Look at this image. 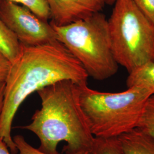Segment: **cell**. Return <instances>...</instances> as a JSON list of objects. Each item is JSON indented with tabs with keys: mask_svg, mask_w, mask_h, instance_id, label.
Masks as SVG:
<instances>
[{
	"mask_svg": "<svg viewBox=\"0 0 154 154\" xmlns=\"http://www.w3.org/2000/svg\"><path fill=\"white\" fill-rule=\"evenodd\" d=\"M88 75L79 62L60 41L34 46L23 45L22 53L5 82L0 118V139L11 154L17 152L11 136L12 124L20 106L29 95L62 80L87 84Z\"/></svg>",
	"mask_w": 154,
	"mask_h": 154,
	"instance_id": "cell-1",
	"label": "cell"
},
{
	"mask_svg": "<svg viewBox=\"0 0 154 154\" xmlns=\"http://www.w3.org/2000/svg\"><path fill=\"white\" fill-rule=\"evenodd\" d=\"M79 85L71 80H62L37 91L41 107L34 113L30 123L19 128L38 137L41 151L60 154L58 146L64 142L66 154L90 152L94 137L79 104Z\"/></svg>",
	"mask_w": 154,
	"mask_h": 154,
	"instance_id": "cell-2",
	"label": "cell"
},
{
	"mask_svg": "<svg viewBox=\"0 0 154 154\" xmlns=\"http://www.w3.org/2000/svg\"><path fill=\"white\" fill-rule=\"evenodd\" d=\"M79 101L91 133L96 138L118 137L138 125L144 106L153 94L133 86L119 93H106L79 85Z\"/></svg>",
	"mask_w": 154,
	"mask_h": 154,
	"instance_id": "cell-3",
	"label": "cell"
},
{
	"mask_svg": "<svg viewBox=\"0 0 154 154\" xmlns=\"http://www.w3.org/2000/svg\"><path fill=\"white\" fill-rule=\"evenodd\" d=\"M50 23L57 40L79 62L88 77L104 81L117 72L119 65L113 54L105 14L98 12L65 26Z\"/></svg>",
	"mask_w": 154,
	"mask_h": 154,
	"instance_id": "cell-4",
	"label": "cell"
},
{
	"mask_svg": "<svg viewBox=\"0 0 154 154\" xmlns=\"http://www.w3.org/2000/svg\"><path fill=\"white\" fill-rule=\"evenodd\" d=\"M108 24L113 54L128 73L154 62V25L133 0H116Z\"/></svg>",
	"mask_w": 154,
	"mask_h": 154,
	"instance_id": "cell-5",
	"label": "cell"
},
{
	"mask_svg": "<svg viewBox=\"0 0 154 154\" xmlns=\"http://www.w3.org/2000/svg\"><path fill=\"white\" fill-rule=\"evenodd\" d=\"M0 17L23 46H38L57 41L51 24L25 6L0 0Z\"/></svg>",
	"mask_w": 154,
	"mask_h": 154,
	"instance_id": "cell-6",
	"label": "cell"
},
{
	"mask_svg": "<svg viewBox=\"0 0 154 154\" xmlns=\"http://www.w3.org/2000/svg\"><path fill=\"white\" fill-rule=\"evenodd\" d=\"M49 8L50 23L65 26L85 20L100 12L106 0H46Z\"/></svg>",
	"mask_w": 154,
	"mask_h": 154,
	"instance_id": "cell-7",
	"label": "cell"
},
{
	"mask_svg": "<svg viewBox=\"0 0 154 154\" xmlns=\"http://www.w3.org/2000/svg\"><path fill=\"white\" fill-rule=\"evenodd\" d=\"M118 138L126 154H154V138L137 128Z\"/></svg>",
	"mask_w": 154,
	"mask_h": 154,
	"instance_id": "cell-8",
	"label": "cell"
},
{
	"mask_svg": "<svg viewBox=\"0 0 154 154\" xmlns=\"http://www.w3.org/2000/svg\"><path fill=\"white\" fill-rule=\"evenodd\" d=\"M22 49L16 35L0 17V53L12 64L20 57Z\"/></svg>",
	"mask_w": 154,
	"mask_h": 154,
	"instance_id": "cell-9",
	"label": "cell"
},
{
	"mask_svg": "<svg viewBox=\"0 0 154 154\" xmlns=\"http://www.w3.org/2000/svg\"><path fill=\"white\" fill-rule=\"evenodd\" d=\"M127 88L138 86L146 88L154 94V62L149 63L128 73Z\"/></svg>",
	"mask_w": 154,
	"mask_h": 154,
	"instance_id": "cell-10",
	"label": "cell"
},
{
	"mask_svg": "<svg viewBox=\"0 0 154 154\" xmlns=\"http://www.w3.org/2000/svg\"><path fill=\"white\" fill-rule=\"evenodd\" d=\"M90 154H126L118 137H94Z\"/></svg>",
	"mask_w": 154,
	"mask_h": 154,
	"instance_id": "cell-11",
	"label": "cell"
},
{
	"mask_svg": "<svg viewBox=\"0 0 154 154\" xmlns=\"http://www.w3.org/2000/svg\"><path fill=\"white\" fill-rule=\"evenodd\" d=\"M136 128L154 138V94L147 100Z\"/></svg>",
	"mask_w": 154,
	"mask_h": 154,
	"instance_id": "cell-12",
	"label": "cell"
},
{
	"mask_svg": "<svg viewBox=\"0 0 154 154\" xmlns=\"http://www.w3.org/2000/svg\"><path fill=\"white\" fill-rule=\"evenodd\" d=\"M27 7L41 19L48 22L50 18L49 8L46 0H9Z\"/></svg>",
	"mask_w": 154,
	"mask_h": 154,
	"instance_id": "cell-13",
	"label": "cell"
},
{
	"mask_svg": "<svg viewBox=\"0 0 154 154\" xmlns=\"http://www.w3.org/2000/svg\"><path fill=\"white\" fill-rule=\"evenodd\" d=\"M13 139L17 149V154H47L41 151L38 149L33 147L21 135H17L13 138ZM74 154H90V152H83Z\"/></svg>",
	"mask_w": 154,
	"mask_h": 154,
	"instance_id": "cell-14",
	"label": "cell"
},
{
	"mask_svg": "<svg viewBox=\"0 0 154 154\" xmlns=\"http://www.w3.org/2000/svg\"><path fill=\"white\" fill-rule=\"evenodd\" d=\"M140 11L154 25V0H133Z\"/></svg>",
	"mask_w": 154,
	"mask_h": 154,
	"instance_id": "cell-15",
	"label": "cell"
},
{
	"mask_svg": "<svg viewBox=\"0 0 154 154\" xmlns=\"http://www.w3.org/2000/svg\"><path fill=\"white\" fill-rule=\"evenodd\" d=\"M11 65V62L0 53V83L5 82Z\"/></svg>",
	"mask_w": 154,
	"mask_h": 154,
	"instance_id": "cell-16",
	"label": "cell"
},
{
	"mask_svg": "<svg viewBox=\"0 0 154 154\" xmlns=\"http://www.w3.org/2000/svg\"><path fill=\"white\" fill-rule=\"evenodd\" d=\"M5 89V82L0 83V118L2 114L4 105V95Z\"/></svg>",
	"mask_w": 154,
	"mask_h": 154,
	"instance_id": "cell-17",
	"label": "cell"
},
{
	"mask_svg": "<svg viewBox=\"0 0 154 154\" xmlns=\"http://www.w3.org/2000/svg\"><path fill=\"white\" fill-rule=\"evenodd\" d=\"M0 154H11L5 142L0 139Z\"/></svg>",
	"mask_w": 154,
	"mask_h": 154,
	"instance_id": "cell-18",
	"label": "cell"
},
{
	"mask_svg": "<svg viewBox=\"0 0 154 154\" xmlns=\"http://www.w3.org/2000/svg\"><path fill=\"white\" fill-rule=\"evenodd\" d=\"M116 0H106V4H109V5H112L115 3Z\"/></svg>",
	"mask_w": 154,
	"mask_h": 154,
	"instance_id": "cell-19",
	"label": "cell"
}]
</instances>
